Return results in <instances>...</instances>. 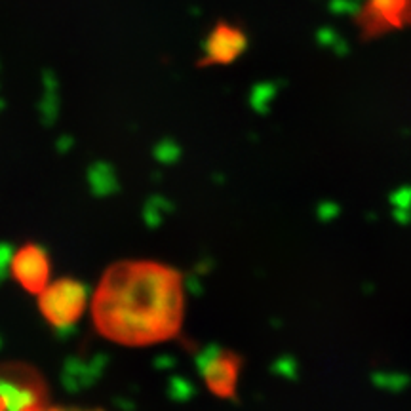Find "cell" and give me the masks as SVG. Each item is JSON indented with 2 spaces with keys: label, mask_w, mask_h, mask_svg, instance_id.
Segmentation results:
<instances>
[{
  "label": "cell",
  "mask_w": 411,
  "mask_h": 411,
  "mask_svg": "<svg viewBox=\"0 0 411 411\" xmlns=\"http://www.w3.org/2000/svg\"><path fill=\"white\" fill-rule=\"evenodd\" d=\"M246 48V38L240 29L231 25H217L204 42V63L225 65L239 57Z\"/></svg>",
  "instance_id": "6"
},
{
  "label": "cell",
  "mask_w": 411,
  "mask_h": 411,
  "mask_svg": "<svg viewBox=\"0 0 411 411\" xmlns=\"http://www.w3.org/2000/svg\"><path fill=\"white\" fill-rule=\"evenodd\" d=\"M242 363V356L229 349H208L198 358V368L206 387L214 396L223 400H233L236 396Z\"/></svg>",
  "instance_id": "4"
},
{
  "label": "cell",
  "mask_w": 411,
  "mask_h": 411,
  "mask_svg": "<svg viewBox=\"0 0 411 411\" xmlns=\"http://www.w3.org/2000/svg\"><path fill=\"white\" fill-rule=\"evenodd\" d=\"M36 411H65V410H61V407H48V405H44V407H40V410H36Z\"/></svg>",
  "instance_id": "7"
},
{
  "label": "cell",
  "mask_w": 411,
  "mask_h": 411,
  "mask_svg": "<svg viewBox=\"0 0 411 411\" xmlns=\"http://www.w3.org/2000/svg\"><path fill=\"white\" fill-rule=\"evenodd\" d=\"M48 402V387L27 363L0 366V411H36Z\"/></svg>",
  "instance_id": "2"
},
{
  "label": "cell",
  "mask_w": 411,
  "mask_h": 411,
  "mask_svg": "<svg viewBox=\"0 0 411 411\" xmlns=\"http://www.w3.org/2000/svg\"><path fill=\"white\" fill-rule=\"evenodd\" d=\"M97 331L126 346L156 345L181 331L183 276L155 261H119L105 270L92 299Z\"/></svg>",
  "instance_id": "1"
},
{
  "label": "cell",
  "mask_w": 411,
  "mask_h": 411,
  "mask_svg": "<svg viewBox=\"0 0 411 411\" xmlns=\"http://www.w3.org/2000/svg\"><path fill=\"white\" fill-rule=\"evenodd\" d=\"M86 287L72 278H61L38 293V309L54 328H69L78 322L86 309Z\"/></svg>",
  "instance_id": "3"
},
{
  "label": "cell",
  "mask_w": 411,
  "mask_h": 411,
  "mask_svg": "<svg viewBox=\"0 0 411 411\" xmlns=\"http://www.w3.org/2000/svg\"><path fill=\"white\" fill-rule=\"evenodd\" d=\"M50 257L38 244L21 246L12 259V274L19 286L29 293H40L48 286L50 280Z\"/></svg>",
  "instance_id": "5"
}]
</instances>
